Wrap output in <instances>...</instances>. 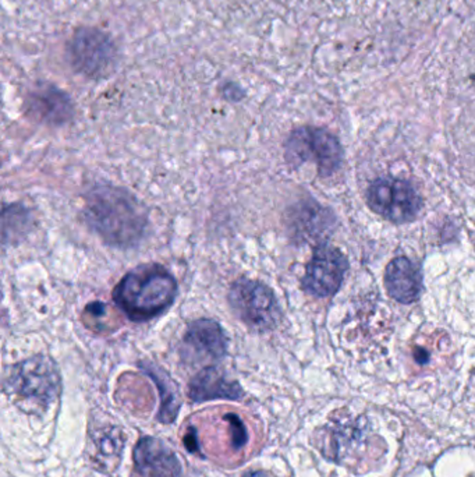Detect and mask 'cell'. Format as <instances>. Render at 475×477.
Returning a JSON list of instances; mask_svg holds the SVG:
<instances>
[{
    "mask_svg": "<svg viewBox=\"0 0 475 477\" xmlns=\"http://www.w3.org/2000/svg\"><path fill=\"white\" fill-rule=\"evenodd\" d=\"M367 204L375 214L393 224L414 221L422 209L420 194L409 181L396 178L376 179L367 190Z\"/></svg>",
    "mask_w": 475,
    "mask_h": 477,
    "instance_id": "cell-6",
    "label": "cell"
},
{
    "mask_svg": "<svg viewBox=\"0 0 475 477\" xmlns=\"http://www.w3.org/2000/svg\"><path fill=\"white\" fill-rule=\"evenodd\" d=\"M5 393L24 411L43 414L61 393L58 367L48 356H34L17 363L5 380Z\"/></svg>",
    "mask_w": 475,
    "mask_h": 477,
    "instance_id": "cell-3",
    "label": "cell"
},
{
    "mask_svg": "<svg viewBox=\"0 0 475 477\" xmlns=\"http://www.w3.org/2000/svg\"><path fill=\"white\" fill-rule=\"evenodd\" d=\"M347 269L349 261L342 251L328 245L318 246L304 275V290L314 297H332L342 287Z\"/></svg>",
    "mask_w": 475,
    "mask_h": 477,
    "instance_id": "cell-8",
    "label": "cell"
},
{
    "mask_svg": "<svg viewBox=\"0 0 475 477\" xmlns=\"http://www.w3.org/2000/svg\"><path fill=\"white\" fill-rule=\"evenodd\" d=\"M176 297L175 277L157 264L127 272L113 292L116 305L132 321H147L162 315Z\"/></svg>",
    "mask_w": 475,
    "mask_h": 477,
    "instance_id": "cell-2",
    "label": "cell"
},
{
    "mask_svg": "<svg viewBox=\"0 0 475 477\" xmlns=\"http://www.w3.org/2000/svg\"><path fill=\"white\" fill-rule=\"evenodd\" d=\"M184 444L189 453H199V442H197V435L193 429H189L184 437Z\"/></svg>",
    "mask_w": 475,
    "mask_h": 477,
    "instance_id": "cell-16",
    "label": "cell"
},
{
    "mask_svg": "<svg viewBox=\"0 0 475 477\" xmlns=\"http://www.w3.org/2000/svg\"><path fill=\"white\" fill-rule=\"evenodd\" d=\"M225 333L214 320L201 318L189 324L184 336V349L199 360H220L226 355Z\"/></svg>",
    "mask_w": 475,
    "mask_h": 477,
    "instance_id": "cell-11",
    "label": "cell"
},
{
    "mask_svg": "<svg viewBox=\"0 0 475 477\" xmlns=\"http://www.w3.org/2000/svg\"><path fill=\"white\" fill-rule=\"evenodd\" d=\"M244 477H274L272 474H269L268 472L264 471H253L248 472Z\"/></svg>",
    "mask_w": 475,
    "mask_h": 477,
    "instance_id": "cell-17",
    "label": "cell"
},
{
    "mask_svg": "<svg viewBox=\"0 0 475 477\" xmlns=\"http://www.w3.org/2000/svg\"><path fill=\"white\" fill-rule=\"evenodd\" d=\"M25 109L35 121L52 126L64 124L73 116V103L69 95L48 83L30 91Z\"/></svg>",
    "mask_w": 475,
    "mask_h": 477,
    "instance_id": "cell-10",
    "label": "cell"
},
{
    "mask_svg": "<svg viewBox=\"0 0 475 477\" xmlns=\"http://www.w3.org/2000/svg\"><path fill=\"white\" fill-rule=\"evenodd\" d=\"M67 52L72 66L91 79H100L108 74L118 58L111 35L92 27L75 31Z\"/></svg>",
    "mask_w": 475,
    "mask_h": 477,
    "instance_id": "cell-7",
    "label": "cell"
},
{
    "mask_svg": "<svg viewBox=\"0 0 475 477\" xmlns=\"http://www.w3.org/2000/svg\"><path fill=\"white\" fill-rule=\"evenodd\" d=\"M141 369L150 375L160 388V408L158 420L160 423L172 424L180 411L181 401L176 384L158 365L144 363Z\"/></svg>",
    "mask_w": 475,
    "mask_h": 477,
    "instance_id": "cell-14",
    "label": "cell"
},
{
    "mask_svg": "<svg viewBox=\"0 0 475 477\" xmlns=\"http://www.w3.org/2000/svg\"><path fill=\"white\" fill-rule=\"evenodd\" d=\"M286 158L296 165L313 161L319 175L329 176L342 165L344 151L336 137L325 129L300 127L287 139Z\"/></svg>",
    "mask_w": 475,
    "mask_h": 477,
    "instance_id": "cell-5",
    "label": "cell"
},
{
    "mask_svg": "<svg viewBox=\"0 0 475 477\" xmlns=\"http://www.w3.org/2000/svg\"><path fill=\"white\" fill-rule=\"evenodd\" d=\"M88 224L109 245L130 248L144 236L148 215L136 197L123 189L98 186L87 196Z\"/></svg>",
    "mask_w": 475,
    "mask_h": 477,
    "instance_id": "cell-1",
    "label": "cell"
},
{
    "mask_svg": "<svg viewBox=\"0 0 475 477\" xmlns=\"http://www.w3.org/2000/svg\"><path fill=\"white\" fill-rule=\"evenodd\" d=\"M134 465L139 477H181L178 455L160 438L140 440L134 448Z\"/></svg>",
    "mask_w": 475,
    "mask_h": 477,
    "instance_id": "cell-9",
    "label": "cell"
},
{
    "mask_svg": "<svg viewBox=\"0 0 475 477\" xmlns=\"http://www.w3.org/2000/svg\"><path fill=\"white\" fill-rule=\"evenodd\" d=\"M229 302L236 315L251 328L265 331L279 324V302L274 290L253 279L241 278L230 287Z\"/></svg>",
    "mask_w": 475,
    "mask_h": 477,
    "instance_id": "cell-4",
    "label": "cell"
},
{
    "mask_svg": "<svg viewBox=\"0 0 475 477\" xmlns=\"http://www.w3.org/2000/svg\"><path fill=\"white\" fill-rule=\"evenodd\" d=\"M385 287L389 297L402 305L417 302L422 290V269L407 257H396L386 267Z\"/></svg>",
    "mask_w": 475,
    "mask_h": 477,
    "instance_id": "cell-12",
    "label": "cell"
},
{
    "mask_svg": "<svg viewBox=\"0 0 475 477\" xmlns=\"http://www.w3.org/2000/svg\"><path fill=\"white\" fill-rule=\"evenodd\" d=\"M244 393L236 381L229 380L220 370L207 367L201 370L189 385V396L194 402L214 401V399L243 398Z\"/></svg>",
    "mask_w": 475,
    "mask_h": 477,
    "instance_id": "cell-13",
    "label": "cell"
},
{
    "mask_svg": "<svg viewBox=\"0 0 475 477\" xmlns=\"http://www.w3.org/2000/svg\"><path fill=\"white\" fill-rule=\"evenodd\" d=\"M225 420L228 427H229L230 445L236 451L246 447L247 443H248V433H247V427L243 423V420L235 414H225Z\"/></svg>",
    "mask_w": 475,
    "mask_h": 477,
    "instance_id": "cell-15",
    "label": "cell"
}]
</instances>
